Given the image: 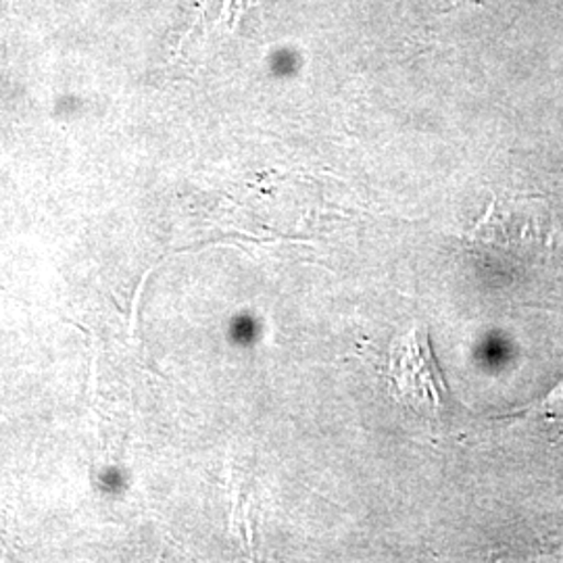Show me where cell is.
Listing matches in <instances>:
<instances>
[{"label": "cell", "instance_id": "6da1fadb", "mask_svg": "<svg viewBox=\"0 0 563 563\" xmlns=\"http://www.w3.org/2000/svg\"><path fill=\"white\" fill-rule=\"evenodd\" d=\"M386 376L393 397L416 416L439 420L451 411L453 395L434 357L428 328L422 323H413L393 341Z\"/></svg>", "mask_w": 563, "mask_h": 563}]
</instances>
